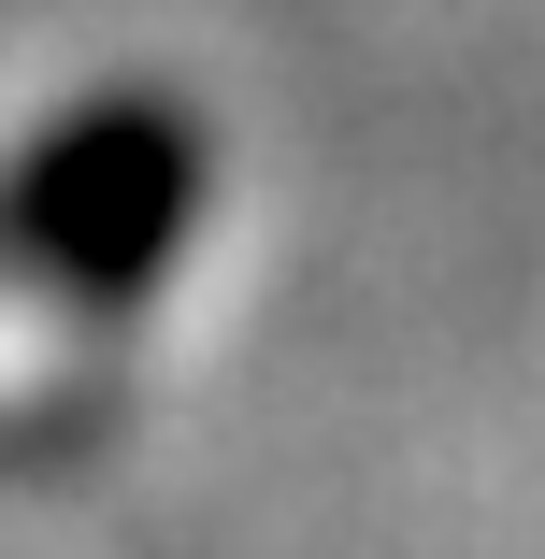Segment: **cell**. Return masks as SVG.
<instances>
[{"instance_id":"cell-1","label":"cell","mask_w":545,"mask_h":559,"mask_svg":"<svg viewBox=\"0 0 545 559\" xmlns=\"http://www.w3.org/2000/svg\"><path fill=\"white\" fill-rule=\"evenodd\" d=\"M187 201H201V130L173 100H100V116H72V130H44L15 158L0 245L44 287H72V301H116V287H144L173 259Z\"/></svg>"}]
</instances>
